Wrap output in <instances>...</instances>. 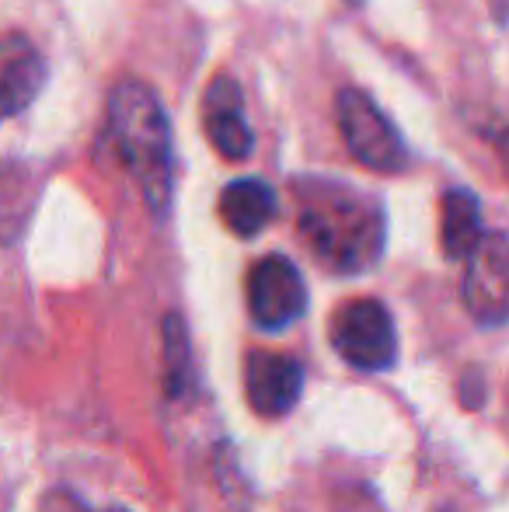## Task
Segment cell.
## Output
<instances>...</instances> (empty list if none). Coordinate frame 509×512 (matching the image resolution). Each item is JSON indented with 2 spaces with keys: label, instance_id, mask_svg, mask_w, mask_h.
<instances>
[{
  "label": "cell",
  "instance_id": "2",
  "mask_svg": "<svg viewBox=\"0 0 509 512\" xmlns=\"http://www.w3.org/2000/svg\"><path fill=\"white\" fill-rule=\"evenodd\" d=\"M105 129L154 220H164L175 199V147L157 91L136 77L119 81L105 108Z\"/></svg>",
  "mask_w": 509,
  "mask_h": 512
},
{
  "label": "cell",
  "instance_id": "1",
  "mask_svg": "<svg viewBox=\"0 0 509 512\" xmlns=\"http://www.w3.org/2000/svg\"><path fill=\"white\" fill-rule=\"evenodd\" d=\"M297 227L311 255L325 269L360 276L384 255V203L339 178L304 175L293 182Z\"/></svg>",
  "mask_w": 509,
  "mask_h": 512
},
{
  "label": "cell",
  "instance_id": "12",
  "mask_svg": "<svg viewBox=\"0 0 509 512\" xmlns=\"http://www.w3.org/2000/svg\"><path fill=\"white\" fill-rule=\"evenodd\" d=\"M35 203L32 171L18 161L0 164V237H14Z\"/></svg>",
  "mask_w": 509,
  "mask_h": 512
},
{
  "label": "cell",
  "instance_id": "11",
  "mask_svg": "<svg viewBox=\"0 0 509 512\" xmlns=\"http://www.w3.org/2000/svg\"><path fill=\"white\" fill-rule=\"evenodd\" d=\"M482 203L468 189H447L440 203V244L447 258H468L482 241Z\"/></svg>",
  "mask_w": 509,
  "mask_h": 512
},
{
  "label": "cell",
  "instance_id": "9",
  "mask_svg": "<svg viewBox=\"0 0 509 512\" xmlns=\"http://www.w3.org/2000/svg\"><path fill=\"white\" fill-rule=\"evenodd\" d=\"M300 391H304V370L297 359L279 356V352H255L248 356L245 370V394L262 418H283L293 411Z\"/></svg>",
  "mask_w": 509,
  "mask_h": 512
},
{
  "label": "cell",
  "instance_id": "5",
  "mask_svg": "<svg viewBox=\"0 0 509 512\" xmlns=\"http://www.w3.org/2000/svg\"><path fill=\"white\" fill-rule=\"evenodd\" d=\"M464 307L485 328H499L509 307V244L503 230H489L464 258Z\"/></svg>",
  "mask_w": 509,
  "mask_h": 512
},
{
  "label": "cell",
  "instance_id": "3",
  "mask_svg": "<svg viewBox=\"0 0 509 512\" xmlns=\"http://www.w3.org/2000/svg\"><path fill=\"white\" fill-rule=\"evenodd\" d=\"M335 115H339L342 140L349 154L370 171L398 175L408 168V147L394 122L377 108L374 98L360 88H342L335 95Z\"/></svg>",
  "mask_w": 509,
  "mask_h": 512
},
{
  "label": "cell",
  "instance_id": "10",
  "mask_svg": "<svg viewBox=\"0 0 509 512\" xmlns=\"http://www.w3.org/2000/svg\"><path fill=\"white\" fill-rule=\"evenodd\" d=\"M279 209L276 189L262 178H238L220 192V216H224L227 230L238 237H255L272 223Z\"/></svg>",
  "mask_w": 509,
  "mask_h": 512
},
{
  "label": "cell",
  "instance_id": "7",
  "mask_svg": "<svg viewBox=\"0 0 509 512\" xmlns=\"http://www.w3.org/2000/svg\"><path fill=\"white\" fill-rule=\"evenodd\" d=\"M203 126L210 143L227 161H245L255 150V133L245 115V95L234 77L220 74L203 95Z\"/></svg>",
  "mask_w": 509,
  "mask_h": 512
},
{
  "label": "cell",
  "instance_id": "15",
  "mask_svg": "<svg viewBox=\"0 0 509 512\" xmlns=\"http://www.w3.org/2000/svg\"><path fill=\"white\" fill-rule=\"evenodd\" d=\"M109 512H133V509H123V506H112Z\"/></svg>",
  "mask_w": 509,
  "mask_h": 512
},
{
  "label": "cell",
  "instance_id": "14",
  "mask_svg": "<svg viewBox=\"0 0 509 512\" xmlns=\"http://www.w3.org/2000/svg\"><path fill=\"white\" fill-rule=\"evenodd\" d=\"M42 512H91V509L84 506L74 492H63V488H56V492H49L46 499H42Z\"/></svg>",
  "mask_w": 509,
  "mask_h": 512
},
{
  "label": "cell",
  "instance_id": "4",
  "mask_svg": "<svg viewBox=\"0 0 509 512\" xmlns=\"http://www.w3.org/2000/svg\"><path fill=\"white\" fill-rule=\"evenodd\" d=\"M332 345L353 370L384 373L398 359V331L381 300H349L332 317Z\"/></svg>",
  "mask_w": 509,
  "mask_h": 512
},
{
  "label": "cell",
  "instance_id": "16",
  "mask_svg": "<svg viewBox=\"0 0 509 512\" xmlns=\"http://www.w3.org/2000/svg\"><path fill=\"white\" fill-rule=\"evenodd\" d=\"M349 4H363V0H349Z\"/></svg>",
  "mask_w": 509,
  "mask_h": 512
},
{
  "label": "cell",
  "instance_id": "13",
  "mask_svg": "<svg viewBox=\"0 0 509 512\" xmlns=\"http://www.w3.org/2000/svg\"><path fill=\"white\" fill-rule=\"evenodd\" d=\"M189 380V335L178 314L164 321V384H168V398H178Z\"/></svg>",
  "mask_w": 509,
  "mask_h": 512
},
{
  "label": "cell",
  "instance_id": "6",
  "mask_svg": "<svg viewBox=\"0 0 509 512\" xmlns=\"http://www.w3.org/2000/svg\"><path fill=\"white\" fill-rule=\"evenodd\" d=\"M248 310L262 331H283L307 310V286L300 269L283 255H265L248 272Z\"/></svg>",
  "mask_w": 509,
  "mask_h": 512
},
{
  "label": "cell",
  "instance_id": "8",
  "mask_svg": "<svg viewBox=\"0 0 509 512\" xmlns=\"http://www.w3.org/2000/svg\"><path fill=\"white\" fill-rule=\"evenodd\" d=\"M49 63L21 32L0 35V122L21 115L46 88Z\"/></svg>",
  "mask_w": 509,
  "mask_h": 512
}]
</instances>
